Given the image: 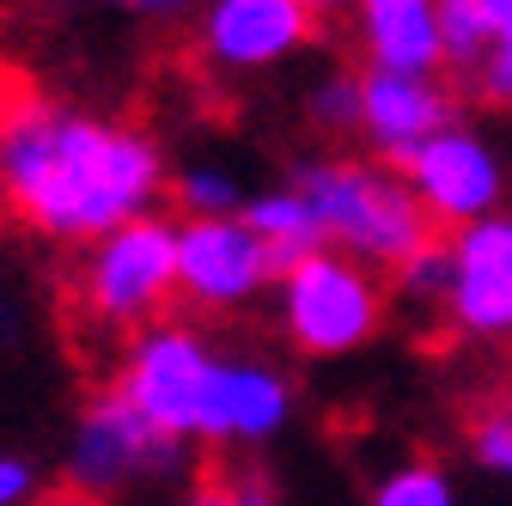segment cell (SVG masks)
Returning <instances> with one entry per match:
<instances>
[{
	"label": "cell",
	"mask_w": 512,
	"mask_h": 506,
	"mask_svg": "<svg viewBox=\"0 0 512 506\" xmlns=\"http://www.w3.org/2000/svg\"><path fill=\"white\" fill-rule=\"evenodd\" d=\"M293 415V385L269 360H220L202 397V427L196 439L208 446H256V439L281 433Z\"/></svg>",
	"instance_id": "obj_12"
},
{
	"label": "cell",
	"mask_w": 512,
	"mask_h": 506,
	"mask_svg": "<svg viewBox=\"0 0 512 506\" xmlns=\"http://www.w3.org/2000/svg\"><path fill=\"white\" fill-rule=\"evenodd\" d=\"M171 189L153 135L0 86V202L55 244H98Z\"/></svg>",
	"instance_id": "obj_1"
},
{
	"label": "cell",
	"mask_w": 512,
	"mask_h": 506,
	"mask_svg": "<svg viewBox=\"0 0 512 506\" xmlns=\"http://www.w3.org/2000/svg\"><path fill=\"white\" fill-rule=\"evenodd\" d=\"M500 476H506V482H512V458H506V470H500Z\"/></svg>",
	"instance_id": "obj_25"
},
{
	"label": "cell",
	"mask_w": 512,
	"mask_h": 506,
	"mask_svg": "<svg viewBox=\"0 0 512 506\" xmlns=\"http://www.w3.org/2000/svg\"><path fill=\"white\" fill-rule=\"evenodd\" d=\"M244 226L269 244V257H275V269L287 275L299 257H311V250H324V232H317V214L305 208V196L293 183H281V189H263V196H250V208H244Z\"/></svg>",
	"instance_id": "obj_14"
},
{
	"label": "cell",
	"mask_w": 512,
	"mask_h": 506,
	"mask_svg": "<svg viewBox=\"0 0 512 506\" xmlns=\"http://www.w3.org/2000/svg\"><path fill=\"white\" fill-rule=\"evenodd\" d=\"M214 366H220V354H214V342L196 324L165 318V324L141 330L135 342L122 348V366H116L110 385L135 403L153 427H165L171 439L189 446L196 427H202V397H208Z\"/></svg>",
	"instance_id": "obj_6"
},
{
	"label": "cell",
	"mask_w": 512,
	"mask_h": 506,
	"mask_svg": "<svg viewBox=\"0 0 512 506\" xmlns=\"http://www.w3.org/2000/svg\"><path fill=\"white\" fill-rule=\"evenodd\" d=\"M275 305H281V336L305 360H342L384 330L391 281L342 257V250H311L275 281Z\"/></svg>",
	"instance_id": "obj_4"
},
{
	"label": "cell",
	"mask_w": 512,
	"mask_h": 506,
	"mask_svg": "<svg viewBox=\"0 0 512 506\" xmlns=\"http://www.w3.org/2000/svg\"><path fill=\"white\" fill-rule=\"evenodd\" d=\"M305 208L317 214V232H324V250H342V257L378 269L391 281L415 250H427L433 238V220L421 214V202L409 196L403 171L378 165V159H354V153H317L305 159L293 177H287Z\"/></svg>",
	"instance_id": "obj_2"
},
{
	"label": "cell",
	"mask_w": 512,
	"mask_h": 506,
	"mask_svg": "<svg viewBox=\"0 0 512 506\" xmlns=\"http://www.w3.org/2000/svg\"><path fill=\"white\" fill-rule=\"evenodd\" d=\"M445 293H452V244L445 238L415 250V257L391 275V299L397 305H421V311H439L445 318Z\"/></svg>",
	"instance_id": "obj_18"
},
{
	"label": "cell",
	"mask_w": 512,
	"mask_h": 506,
	"mask_svg": "<svg viewBox=\"0 0 512 506\" xmlns=\"http://www.w3.org/2000/svg\"><path fill=\"white\" fill-rule=\"evenodd\" d=\"M299 7H311L317 19H330V13H342V7H354V0H299Z\"/></svg>",
	"instance_id": "obj_24"
},
{
	"label": "cell",
	"mask_w": 512,
	"mask_h": 506,
	"mask_svg": "<svg viewBox=\"0 0 512 506\" xmlns=\"http://www.w3.org/2000/svg\"><path fill=\"white\" fill-rule=\"evenodd\" d=\"M305 122L324 141H348L360 135V74L354 68H330L317 74V86L305 92Z\"/></svg>",
	"instance_id": "obj_16"
},
{
	"label": "cell",
	"mask_w": 512,
	"mask_h": 506,
	"mask_svg": "<svg viewBox=\"0 0 512 506\" xmlns=\"http://www.w3.org/2000/svg\"><path fill=\"white\" fill-rule=\"evenodd\" d=\"M403 183L421 202V214L433 220V232H445V238L512 214V159L500 153L494 135L470 129V122H452L445 135H433L403 165Z\"/></svg>",
	"instance_id": "obj_5"
},
{
	"label": "cell",
	"mask_w": 512,
	"mask_h": 506,
	"mask_svg": "<svg viewBox=\"0 0 512 506\" xmlns=\"http://www.w3.org/2000/svg\"><path fill=\"white\" fill-rule=\"evenodd\" d=\"M177 226L135 220L98 244L80 250V263L68 275V305L104 336H128L165 324V305L177 299Z\"/></svg>",
	"instance_id": "obj_3"
},
{
	"label": "cell",
	"mask_w": 512,
	"mask_h": 506,
	"mask_svg": "<svg viewBox=\"0 0 512 506\" xmlns=\"http://www.w3.org/2000/svg\"><path fill=\"white\" fill-rule=\"evenodd\" d=\"M464 452L482 464V470H506V458H512V403H488V409H476L470 415V427H464Z\"/></svg>",
	"instance_id": "obj_19"
},
{
	"label": "cell",
	"mask_w": 512,
	"mask_h": 506,
	"mask_svg": "<svg viewBox=\"0 0 512 506\" xmlns=\"http://www.w3.org/2000/svg\"><path fill=\"white\" fill-rule=\"evenodd\" d=\"M98 7H116L128 19H153V25H171V19H189L202 13V0H98Z\"/></svg>",
	"instance_id": "obj_21"
},
{
	"label": "cell",
	"mask_w": 512,
	"mask_h": 506,
	"mask_svg": "<svg viewBox=\"0 0 512 506\" xmlns=\"http://www.w3.org/2000/svg\"><path fill=\"white\" fill-rule=\"evenodd\" d=\"M366 506H458V482H452V470L433 464V458H409L391 476H378Z\"/></svg>",
	"instance_id": "obj_17"
},
{
	"label": "cell",
	"mask_w": 512,
	"mask_h": 506,
	"mask_svg": "<svg viewBox=\"0 0 512 506\" xmlns=\"http://www.w3.org/2000/svg\"><path fill=\"white\" fill-rule=\"evenodd\" d=\"M317 19L299 0H202L196 49L220 74H263L317 43Z\"/></svg>",
	"instance_id": "obj_10"
},
{
	"label": "cell",
	"mask_w": 512,
	"mask_h": 506,
	"mask_svg": "<svg viewBox=\"0 0 512 506\" xmlns=\"http://www.w3.org/2000/svg\"><path fill=\"white\" fill-rule=\"evenodd\" d=\"M281 281L269 244L238 220H183L177 226V287L196 311H244Z\"/></svg>",
	"instance_id": "obj_8"
},
{
	"label": "cell",
	"mask_w": 512,
	"mask_h": 506,
	"mask_svg": "<svg viewBox=\"0 0 512 506\" xmlns=\"http://www.w3.org/2000/svg\"><path fill=\"white\" fill-rule=\"evenodd\" d=\"M189 506H275V494L250 470H220V476H208L196 494H189Z\"/></svg>",
	"instance_id": "obj_20"
},
{
	"label": "cell",
	"mask_w": 512,
	"mask_h": 506,
	"mask_svg": "<svg viewBox=\"0 0 512 506\" xmlns=\"http://www.w3.org/2000/svg\"><path fill=\"white\" fill-rule=\"evenodd\" d=\"M171 202L183 208V220H238L250 208L238 177L220 165H189L183 177H171Z\"/></svg>",
	"instance_id": "obj_15"
},
{
	"label": "cell",
	"mask_w": 512,
	"mask_h": 506,
	"mask_svg": "<svg viewBox=\"0 0 512 506\" xmlns=\"http://www.w3.org/2000/svg\"><path fill=\"white\" fill-rule=\"evenodd\" d=\"M458 116V86L445 74H384L360 68V141L366 159L403 171L433 135H445Z\"/></svg>",
	"instance_id": "obj_9"
},
{
	"label": "cell",
	"mask_w": 512,
	"mask_h": 506,
	"mask_svg": "<svg viewBox=\"0 0 512 506\" xmlns=\"http://www.w3.org/2000/svg\"><path fill=\"white\" fill-rule=\"evenodd\" d=\"M506 220H512V214H506Z\"/></svg>",
	"instance_id": "obj_26"
},
{
	"label": "cell",
	"mask_w": 512,
	"mask_h": 506,
	"mask_svg": "<svg viewBox=\"0 0 512 506\" xmlns=\"http://www.w3.org/2000/svg\"><path fill=\"white\" fill-rule=\"evenodd\" d=\"M189 464L183 439H171L165 427H153L116 385H104L74 427V458H68V482L86 494H122L135 482H165Z\"/></svg>",
	"instance_id": "obj_7"
},
{
	"label": "cell",
	"mask_w": 512,
	"mask_h": 506,
	"mask_svg": "<svg viewBox=\"0 0 512 506\" xmlns=\"http://www.w3.org/2000/svg\"><path fill=\"white\" fill-rule=\"evenodd\" d=\"M452 244V293L445 324L464 342H512V220H482L445 238Z\"/></svg>",
	"instance_id": "obj_11"
},
{
	"label": "cell",
	"mask_w": 512,
	"mask_h": 506,
	"mask_svg": "<svg viewBox=\"0 0 512 506\" xmlns=\"http://www.w3.org/2000/svg\"><path fill=\"white\" fill-rule=\"evenodd\" d=\"M354 37H360L366 68L445 74L439 0H354Z\"/></svg>",
	"instance_id": "obj_13"
},
{
	"label": "cell",
	"mask_w": 512,
	"mask_h": 506,
	"mask_svg": "<svg viewBox=\"0 0 512 506\" xmlns=\"http://www.w3.org/2000/svg\"><path fill=\"white\" fill-rule=\"evenodd\" d=\"M31 494V464L25 458H0V506H13Z\"/></svg>",
	"instance_id": "obj_22"
},
{
	"label": "cell",
	"mask_w": 512,
	"mask_h": 506,
	"mask_svg": "<svg viewBox=\"0 0 512 506\" xmlns=\"http://www.w3.org/2000/svg\"><path fill=\"white\" fill-rule=\"evenodd\" d=\"M37 506H116V500H104V494H86V488H74V482H61V488H49Z\"/></svg>",
	"instance_id": "obj_23"
}]
</instances>
